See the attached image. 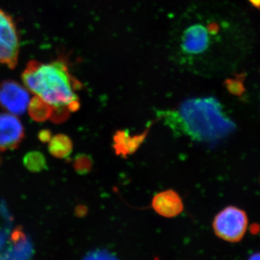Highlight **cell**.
Instances as JSON below:
<instances>
[{
	"mask_svg": "<svg viewBox=\"0 0 260 260\" xmlns=\"http://www.w3.org/2000/svg\"><path fill=\"white\" fill-rule=\"evenodd\" d=\"M221 26L215 17L203 9L186 12L171 35L169 49L174 64L198 74L213 70L216 64Z\"/></svg>",
	"mask_w": 260,
	"mask_h": 260,
	"instance_id": "cell-1",
	"label": "cell"
},
{
	"mask_svg": "<svg viewBox=\"0 0 260 260\" xmlns=\"http://www.w3.org/2000/svg\"><path fill=\"white\" fill-rule=\"evenodd\" d=\"M22 79L29 91L53 108L51 119L54 122H62L70 112L79 109L76 91L81 85L71 74L64 61H30L22 74Z\"/></svg>",
	"mask_w": 260,
	"mask_h": 260,
	"instance_id": "cell-2",
	"label": "cell"
},
{
	"mask_svg": "<svg viewBox=\"0 0 260 260\" xmlns=\"http://www.w3.org/2000/svg\"><path fill=\"white\" fill-rule=\"evenodd\" d=\"M159 116L176 134L201 143L222 139L234 129L220 102L212 96L186 99L176 110L160 112Z\"/></svg>",
	"mask_w": 260,
	"mask_h": 260,
	"instance_id": "cell-3",
	"label": "cell"
},
{
	"mask_svg": "<svg viewBox=\"0 0 260 260\" xmlns=\"http://www.w3.org/2000/svg\"><path fill=\"white\" fill-rule=\"evenodd\" d=\"M248 216L238 207L228 206L214 218L213 227L217 237L228 242H240L247 231Z\"/></svg>",
	"mask_w": 260,
	"mask_h": 260,
	"instance_id": "cell-4",
	"label": "cell"
},
{
	"mask_svg": "<svg viewBox=\"0 0 260 260\" xmlns=\"http://www.w3.org/2000/svg\"><path fill=\"white\" fill-rule=\"evenodd\" d=\"M20 44L13 18L0 9V64L14 69L18 64Z\"/></svg>",
	"mask_w": 260,
	"mask_h": 260,
	"instance_id": "cell-5",
	"label": "cell"
},
{
	"mask_svg": "<svg viewBox=\"0 0 260 260\" xmlns=\"http://www.w3.org/2000/svg\"><path fill=\"white\" fill-rule=\"evenodd\" d=\"M32 246L20 228L10 232L0 228V260H28Z\"/></svg>",
	"mask_w": 260,
	"mask_h": 260,
	"instance_id": "cell-6",
	"label": "cell"
},
{
	"mask_svg": "<svg viewBox=\"0 0 260 260\" xmlns=\"http://www.w3.org/2000/svg\"><path fill=\"white\" fill-rule=\"evenodd\" d=\"M26 89L14 80H5L0 83V105L11 114L21 115L30 103Z\"/></svg>",
	"mask_w": 260,
	"mask_h": 260,
	"instance_id": "cell-7",
	"label": "cell"
},
{
	"mask_svg": "<svg viewBox=\"0 0 260 260\" xmlns=\"http://www.w3.org/2000/svg\"><path fill=\"white\" fill-rule=\"evenodd\" d=\"M24 138V128L16 116L0 114V150H14Z\"/></svg>",
	"mask_w": 260,
	"mask_h": 260,
	"instance_id": "cell-8",
	"label": "cell"
},
{
	"mask_svg": "<svg viewBox=\"0 0 260 260\" xmlns=\"http://www.w3.org/2000/svg\"><path fill=\"white\" fill-rule=\"evenodd\" d=\"M152 207L158 215L165 218L177 216L184 210L181 197L171 189L157 193L152 200Z\"/></svg>",
	"mask_w": 260,
	"mask_h": 260,
	"instance_id": "cell-9",
	"label": "cell"
},
{
	"mask_svg": "<svg viewBox=\"0 0 260 260\" xmlns=\"http://www.w3.org/2000/svg\"><path fill=\"white\" fill-rule=\"evenodd\" d=\"M147 133L135 136H130L127 130L117 131L114 136V148L118 155L126 156L134 153L146 138Z\"/></svg>",
	"mask_w": 260,
	"mask_h": 260,
	"instance_id": "cell-10",
	"label": "cell"
},
{
	"mask_svg": "<svg viewBox=\"0 0 260 260\" xmlns=\"http://www.w3.org/2000/svg\"><path fill=\"white\" fill-rule=\"evenodd\" d=\"M49 142V153L56 158H68L73 152V142L67 135H56L51 137Z\"/></svg>",
	"mask_w": 260,
	"mask_h": 260,
	"instance_id": "cell-11",
	"label": "cell"
},
{
	"mask_svg": "<svg viewBox=\"0 0 260 260\" xmlns=\"http://www.w3.org/2000/svg\"><path fill=\"white\" fill-rule=\"evenodd\" d=\"M28 110L29 114L34 120L44 121L51 118L54 109L40 98L35 96L29 103Z\"/></svg>",
	"mask_w": 260,
	"mask_h": 260,
	"instance_id": "cell-12",
	"label": "cell"
},
{
	"mask_svg": "<svg viewBox=\"0 0 260 260\" xmlns=\"http://www.w3.org/2000/svg\"><path fill=\"white\" fill-rule=\"evenodd\" d=\"M23 164L30 172L39 173L47 168V159L39 151L29 152L24 156Z\"/></svg>",
	"mask_w": 260,
	"mask_h": 260,
	"instance_id": "cell-13",
	"label": "cell"
},
{
	"mask_svg": "<svg viewBox=\"0 0 260 260\" xmlns=\"http://www.w3.org/2000/svg\"><path fill=\"white\" fill-rule=\"evenodd\" d=\"M73 166L75 171L80 174H86L90 172L93 166L92 159L85 154H79L75 158Z\"/></svg>",
	"mask_w": 260,
	"mask_h": 260,
	"instance_id": "cell-14",
	"label": "cell"
},
{
	"mask_svg": "<svg viewBox=\"0 0 260 260\" xmlns=\"http://www.w3.org/2000/svg\"><path fill=\"white\" fill-rule=\"evenodd\" d=\"M83 260H120L111 251L104 249H95L88 252Z\"/></svg>",
	"mask_w": 260,
	"mask_h": 260,
	"instance_id": "cell-15",
	"label": "cell"
},
{
	"mask_svg": "<svg viewBox=\"0 0 260 260\" xmlns=\"http://www.w3.org/2000/svg\"><path fill=\"white\" fill-rule=\"evenodd\" d=\"M51 137H52V135H51V132L48 129L42 130L39 134V139L40 140L42 143L49 142Z\"/></svg>",
	"mask_w": 260,
	"mask_h": 260,
	"instance_id": "cell-16",
	"label": "cell"
},
{
	"mask_svg": "<svg viewBox=\"0 0 260 260\" xmlns=\"http://www.w3.org/2000/svg\"><path fill=\"white\" fill-rule=\"evenodd\" d=\"M251 5L260 9V0H249Z\"/></svg>",
	"mask_w": 260,
	"mask_h": 260,
	"instance_id": "cell-17",
	"label": "cell"
},
{
	"mask_svg": "<svg viewBox=\"0 0 260 260\" xmlns=\"http://www.w3.org/2000/svg\"><path fill=\"white\" fill-rule=\"evenodd\" d=\"M248 260H260V252L252 254Z\"/></svg>",
	"mask_w": 260,
	"mask_h": 260,
	"instance_id": "cell-18",
	"label": "cell"
}]
</instances>
